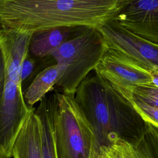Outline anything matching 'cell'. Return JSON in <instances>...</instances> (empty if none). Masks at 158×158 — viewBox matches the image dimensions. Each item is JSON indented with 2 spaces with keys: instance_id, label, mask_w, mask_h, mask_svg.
Listing matches in <instances>:
<instances>
[{
  "instance_id": "obj_18",
  "label": "cell",
  "mask_w": 158,
  "mask_h": 158,
  "mask_svg": "<svg viewBox=\"0 0 158 158\" xmlns=\"http://www.w3.org/2000/svg\"><path fill=\"white\" fill-rule=\"evenodd\" d=\"M97 158H112L103 148H99L97 152Z\"/></svg>"
},
{
  "instance_id": "obj_1",
  "label": "cell",
  "mask_w": 158,
  "mask_h": 158,
  "mask_svg": "<svg viewBox=\"0 0 158 158\" xmlns=\"http://www.w3.org/2000/svg\"><path fill=\"white\" fill-rule=\"evenodd\" d=\"M120 0H0V27L33 34L60 27L98 28L112 19Z\"/></svg>"
},
{
  "instance_id": "obj_2",
  "label": "cell",
  "mask_w": 158,
  "mask_h": 158,
  "mask_svg": "<svg viewBox=\"0 0 158 158\" xmlns=\"http://www.w3.org/2000/svg\"><path fill=\"white\" fill-rule=\"evenodd\" d=\"M75 100L93 129L96 152L120 139L137 146L148 130L130 102L95 72L80 84Z\"/></svg>"
},
{
  "instance_id": "obj_9",
  "label": "cell",
  "mask_w": 158,
  "mask_h": 158,
  "mask_svg": "<svg viewBox=\"0 0 158 158\" xmlns=\"http://www.w3.org/2000/svg\"><path fill=\"white\" fill-rule=\"evenodd\" d=\"M35 110L34 107L19 133L12 149V158H42L41 123Z\"/></svg>"
},
{
  "instance_id": "obj_11",
  "label": "cell",
  "mask_w": 158,
  "mask_h": 158,
  "mask_svg": "<svg viewBox=\"0 0 158 158\" xmlns=\"http://www.w3.org/2000/svg\"><path fill=\"white\" fill-rule=\"evenodd\" d=\"M65 67L55 63L41 70L34 78L23 93L25 101L30 107L40 102L46 94L54 89V86L62 75Z\"/></svg>"
},
{
  "instance_id": "obj_7",
  "label": "cell",
  "mask_w": 158,
  "mask_h": 158,
  "mask_svg": "<svg viewBox=\"0 0 158 158\" xmlns=\"http://www.w3.org/2000/svg\"><path fill=\"white\" fill-rule=\"evenodd\" d=\"M94 71L113 86L152 84V73L108 48Z\"/></svg>"
},
{
  "instance_id": "obj_16",
  "label": "cell",
  "mask_w": 158,
  "mask_h": 158,
  "mask_svg": "<svg viewBox=\"0 0 158 158\" xmlns=\"http://www.w3.org/2000/svg\"><path fill=\"white\" fill-rule=\"evenodd\" d=\"M137 146L145 153L148 158H158V138L148 128Z\"/></svg>"
},
{
  "instance_id": "obj_17",
  "label": "cell",
  "mask_w": 158,
  "mask_h": 158,
  "mask_svg": "<svg viewBox=\"0 0 158 158\" xmlns=\"http://www.w3.org/2000/svg\"><path fill=\"white\" fill-rule=\"evenodd\" d=\"M6 81L5 60L2 48L0 45V102L2 98Z\"/></svg>"
},
{
  "instance_id": "obj_14",
  "label": "cell",
  "mask_w": 158,
  "mask_h": 158,
  "mask_svg": "<svg viewBox=\"0 0 158 158\" xmlns=\"http://www.w3.org/2000/svg\"><path fill=\"white\" fill-rule=\"evenodd\" d=\"M103 148L112 158H148L137 146L124 140H117L107 148Z\"/></svg>"
},
{
  "instance_id": "obj_20",
  "label": "cell",
  "mask_w": 158,
  "mask_h": 158,
  "mask_svg": "<svg viewBox=\"0 0 158 158\" xmlns=\"http://www.w3.org/2000/svg\"><path fill=\"white\" fill-rule=\"evenodd\" d=\"M89 158H97V152L95 151Z\"/></svg>"
},
{
  "instance_id": "obj_6",
  "label": "cell",
  "mask_w": 158,
  "mask_h": 158,
  "mask_svg": "<svg viewBox=\"0 0 158 158\" xmlns=\"http://www.w3.org/2000/svg\"><path fill=\"white\" fill-rule=\"evenodd\" d=\"M112 19L136 35L158 44V0H122Z\"/></svg>"
},
{
  "instance_id": "obj_12",
  "label": "cell",
  "mask_w": 158,
  "mask_h": 158,
  "mask_svg": "<svg viewBox=\"0 0 158 158\" xmlns=\"http://www.w3.org/2000/svg\"><path fill=\"white\" fill-rule=\"evenodd\" d=\"M52 61L54 62L51 55L40 58L31 55L28 51L22 62L20 69V83L23 93L41 70L52 65L50 64Z\"/></svg>"
},
{
  "instance_id": "obj_3",
  "label": "cell",
  "mask_w": 158,
  "mask_h": 158,
  "mask_svg": "<svg viewBox=\"0 0 158 158\" xmlns=\"http://www.w3.org/2000/svg\"><path fill=\"white\" fill-rule=\"evenodd\" d=\"M106 49L104 38L97 27H88L65 41L51 54L55 63L65 67L56 86L63 93L75 95L80 84L95 69Z\"/></svg>"
},
{
  "instance_id": "obj_5",
  "label": "cell",
  "mask_w": 158,
  "mask_h": 158,
  "mask_svg": "<svg viewBox=\"0 0 158 158\" xmlns=\"http://www.w3.org/2000/svg\"><path fill=\"white\" fill-rule=\"evenodd\" d=\"M107 48L130 59L152 73H158V44L127 30L113 19L98 27Z\"/></svg>"
},
{
  "instance_id": "obj_13",
  "label": "cell",
  "mask_w": 158,
  "mask_h": 158,
  "mask_svg": "<svg viewBox=\"0 0 158 158\" xmlns=\"http://www.w3.org/2000/svg\"><path fill=\"white\" fill-rule=\"evenodd\" d=\"M113 86L125 97L158 109V88L152 84Z\"/></svg>"
},
{
  "instance_id": "obj_4",
  "label": "cell",
  "mask_w": 158,
  "mask_h": 158,
  "mask_svg": "<svg viewBox=\"0 0 158 158\" xmlns=\"http://www.w3.org/2000/svg\"><path fill=\"white\" fill-rule=\"evenodd\" d=\"M54 135L57 158H89L96 151L94 132L75 95L55 90Z\"/></svg>"
},
{
  "instance_id": "obj_19",
  "label": "cell",
  "mask_w": 158,
  "mask_h": 158,
  "mask_svg": "<svg viewBox=\"0 0 158 158\" xmlns=\"http://www.w3.org/2000/svg\"><path fill=\"white\" fill-rule=\"evenodd\" d=\"M152 85L158 88V73H154L152 74Z\"/></svg>"
},
{
  "instance_id": "obj_8",
  "label": "cell",
  "mask_w": 158,
  "mask_h": 158,
  "mask_svg": "<svg viewBox=\"0 0 158 158\" xmlns=\"http://www.w3.org/2000/svg\"><path fill=\"white\" fill-rule=\"evenodd\" d=\"M90 27H60L46 29L33 33L28 52L37 57L50 56L65 41L75 37Z\"/></svg>"
},
{
  "instance_id": "obj_10",
  "label": "cell",
  "mask_w": 158,
  "mask_h": 158,
  "mask_svg": "<svg viewBox=\"0 0 158 158\" xmlns=\"http://www.w3.org/2000/svg\"><path fill=\"white\" fill-rule=\"evenodd\" d=\"M57 95L54 93L44 96L35 112L41 123V148L42 158H57L55 143L54 122Z\"/></svg>"
},
{
  "instance_id": "obj_15",
  "label": "cell",
  "mask_w": 158,
  "mask_h": 158,
  "mask_svg": "<svg viewBox=\"0 0 158 158\" xmlns=\"http://www.w3.org/2000/svg\"><path fill=\"white\" fill-rule=\"evenodd\" d=\"M125 98L138 112L146 124L148 128L150 129L158 138V109L150 107L131 98L128 97Z\"/></svg>"
}]
</instances>
